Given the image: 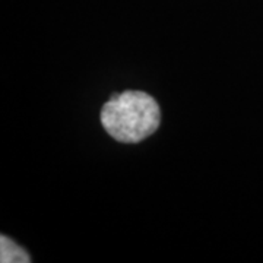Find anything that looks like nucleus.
I'll return each instance as SVG.
<instances>
[{"label": "nucleus", "instance_id": "nucleus-1", "mask_svg": "<svg viewBox=\"0 0 263 263\" xmlns=\"http://www.w3.org/2000/svg\"><path fill=\"white\" fill-rule=\"evenodd\" d=\"M161 110L146 92L124 91L111 95L101 110V124L114 141L138 143L158 130Z\"/></svg>", "mask_w": 263, "mask_h": 263}, {"label": "nucleus", "instance_id": "nucleus-2", "mask_svg": "<svg viewBox=\"0 0 263 263\" xmlns=\"http://www.w3.org/2000/svg\"><path fill=\"white\" fill-rule=\"evenodd\" d=\"M0 262L2 263H28L31 262L29 254L9 237H0Z\"/></svg>", "mask_w": 263, "mask_h": 263}]
</instances>
